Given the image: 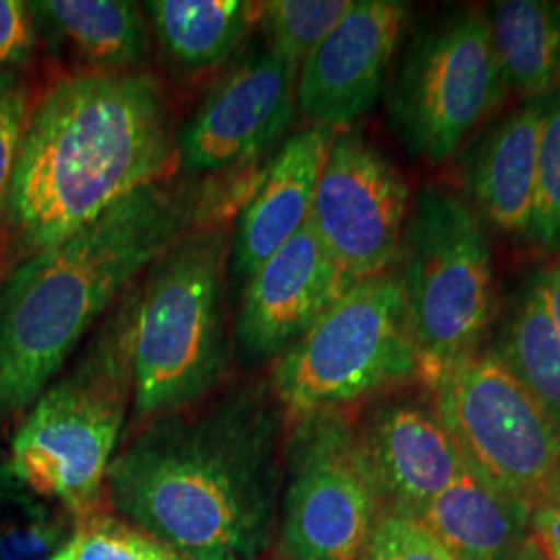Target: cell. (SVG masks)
<instances>
[{"label":"cell","mask_w":560,"mask_h":560,"mask_svg":"<svg viewBox=\"0 0 560 560\" xmlns=\"http://www.w3.org/2000/svg\"><path fill=\"white\" fill-rule=\"evenodd\" d=\"M284 411L268 381L145 421L108 467L122 520L183 560H256L272 538Z\"/></svg>","instance_id":"obj_1"},{"label":"cell","mask_w":560,"mask_h":560,"mask_svg":"<svg viewBox=\"0 0 560 560\" xmlns=\"http://www.w3.org/2000/svg\"><path fill=\"white\" fill-rule=\"evenodd\" d=\"M258 173L152 183L69 240L2 264L0 423L40 399L168 245L200 224L233 219Z\"/></svg>","instance_id":"obj_2"},{"label":"cell","mask_w":560,"mask_h":560,"mask_svg":"<svg viewBox=\"0 0 560 560\" xmlns=\"http://www.w3.org/2000/svg\"><path fill=\"white\" fill-rule=\"evenodd\" d=\"M179 129L159 81L83 71L30 108L2 214L9 261L80 233L143 187L168 179Z\"/></svg>","instance_id":"obj_3"},{"label":"cell","mask_w":560,"mask_h":560,"mask_svg":"<svg viewBox=\"0 0 560 560\" xmlns=\"http://www.w3.org/2000/svg\"><path fill=\"white\" fill-rule=\"evenodd\" d=\"M140 280L83 340L78 360L27 409L11 441V480L59 502L75 520L94 517L101 506L108 467L133 405Z\"/></svg>","instance_id":"obj_4"},{"label":"cell","mask_w":560,"mask_h":560,"mask_svg":"<svg viewBox=\"0 0 560 560\" xmlns=\"http://www.w3.org/2000/svg\"><path fill=\"white\" fill-rule=\"evenodd\" d=\"M231 219L206 222L168 245L140 280L133 340L138 423L219 393L231 370L226 280Z\"/></svg>","instance_id":"obj_5"},{"label":"cell","mask_w":560,"mask_h":560,"mask_svg":"<svg viewBox=\"0 0 560 560\" xmlns=\"http://www.w3.org/2000/svg\"><path fill=\"white\" fill-rule=\"evenodd\" d=\"M395 270L420 378L481 351L494 312V272L486 226L467 201L432 185L418 191Z\"/></svg>","instance_id":"obj_6"},{"label":"cell","mask_w":560,"mask_h":560,"mask_svg":"<svg viewBox=\"0 0 560 560\" xmlns=\"http://www.w3.org/2000/svg\"><path fill=\"white\" fill-rule=\"evenodd\" d=\"M397 270L355 282L280 355L270 386L287 421L420 378Z\"/></svg>","instance_id":"obj_7"},{"label":"cell","mask_w":560,"mask_h":560,"mask_svg":"<svg viewBox=\"0 0 560 560\" xmlns=\"http://www.w3.org/2000/svg\"><path fill=\"white\" fill-rule=\"evenodd\" d=\"M471 474L529 511L560 497V423L492 349L423 378Z\"/></svg>","instance_id":"obj_8"},{"label":"cell","mask_w":560,"mask_h":560,"mask_svg":"<svg viewBox=\"0 0 560 560\" xmlns=\"http://www.w3.org/2000/svg\"><path fill=\"white\" fill-rule=\"evenodd\" d=\"M509 90L483 11L423 25L388 83V115L407 150L436 166L501 108Z\"/></svg>","instance_id":"obj_9"},{"label":"cell","mask_w":560,"mask_h":560,"mask_svg":"<svg viewBox=\"0 0 560 560\" xmlns=\"http://www.w3.org/2000/svg\"><path fill=\"white\" fill-rule=\"evenodd\" d=\"M280 555L284 560H363L382 502L358 425L342 409L287 421Z\"/></svg>","instance_id":"obj_10"},{"label":"cell","mask_w":560,"mask_h":560,"mask_svg":"<svg viewBox=\"0 0 560 560\" xmlns=\"http://www.w3.org/2000/svg\"><path fill=\"white\" fill-rule=\"evenodd\" d=\"M411 208L397 164L358 129H340L322 168L310 229L353 280L395 268Z\"/></svg>","instance_id":"obj_11"},{"label":"cell","mask_w":560,"mask_h":560,"mask_svg":"<svg viewBox=\"0 0 560 560\" xmlns=\"http://www.w3.org/2000/svg\"><path fill=\"white\" fill-rule=\"evenodd\" d=\"M298 80L300 65L268 46L237 62L179 129L183 177H221L266 154L298 113Z\"/></svg>","instance_id":"obj_12"},{"label":"cell","mask_w":560,"mask_h":560,"mask_svg":"<svg viewBox=\"0 0 560 560\" xmlns=\"http://www.w3.org/2000/svg\"><path fill=\"white\" fill-rule=\"evenodd\" d=\"M409 20L397 0H353L345 18L303 60L298 113L312 125L347 129L381 98Z\"/></svg>","instance_id":"obj_13"},{"label":"cell","mask_w":560,"mask_h":560,"mask_svg":"<svg viewBox=\"0 0 560 560\" xmlns=\"http://www.w3.org/2000/svg\"><path fill=\"white\" fill-rule=\"evenodd\" d=\"M353 284L305 224L245 282L233 326L240 360H279Z\"/></svg>","instance_id":"obj_14"},{"label":"cell","mask_w":560,"mask_h":560,"mask_svg":"<svg viewBox=\"0 0 560 560\" xmlns=\"http://www.w3.org/2000/svg\"><path fill=\"white\" fill-rule=\"evenodd\" d=\"M358 436L382 513L416 515L444 488L471 474L432 400H386L358 425Z\"/></svg>","instance_id":"obj_15"},{"label":"cell","mask_w":560,"mask_h":560,"mask_svg":"<svg viewBox=\"0 0 560 560\" xmlns=\"http://www.w3.org/2000/svg\"><path fill=\"white\" fill-rule=\"evenodd\" d=\"M337 131L310 125L291 133L261 164L231 226L229 275L247 282L310 221L324 162Z\"/></svg>","instance_id":"obj_16"},{"label":"cell","mask_w":560,"mask_h":560,"mask_svg":"<svg viewBox=\"0 0 560 560\" xmlns=\"http://www.w3.org/2000/svg\"><path fill=\"white\" fill-rule=\"evenodd\" d=\"M541 101H523L517 110L471 141L463 154L465 201L481 222L506 235L527 237L529 231L538 175Z\"/></svg>","instance_id":"obj_17"},{"label":"cell","mask_w":560,"mask_h":560,"mask_svg":"<svg viewBox=\"0 0 560 560\" xmlns=\"http://www.w3.org/2000/svg\"><path fill=\"white\" fill-rule=\"evenodd\" d=\"M532 511L474 474L444 488L413 515L457 560H515L529 540Z\"/></svg>","instance_id":"obj_18"},{"label":"cell","mask_w":560,"mask_h":560,"mask_svg":"<svg viewBox=\"0 0 560 560\" xmlns=\"http://www.w3.org/2000/svg\"><path fill=\"white\" fill-rule=\"evenodd\" d=\"M42 21L90 71H140L152 52V30L143 7L129 0H44L30 2Z\"/></svg>","instance_id":"obj_19"},{"label":"cell","mask_w":560,"mask_h":560,"mask_svg":"<svg viewBox=\"0 0 560 560\" xmlns=\"http://www.w3.org/2000/svg\"><path fill=\"white\" fill-rule=\"evenodd\" d=\"M141 7L162 55L187 73L229 59L258 25L260 11V2L245 0H150Z\"/></svg>","instance_id":"obj_20"},{"label":"cell","mask_w":560,"mask_h":560,"mask_svg":"<svg viewBox=\"0 0 560 560\" xmlns=\"http://www.w3.org/2000/svg\"><path fill=\"white\" fill-rule=\"evenodd\" d=\"M509 92L541 101L560 85V2L502 0L486 13Z\"/></svg>","instance_id":"obj_21"},{"label":"cell","mask_w":560,"mask_h":560,"mask_svg":"<svg viewBox=\"0 0 560 560\" xmlns=\"http://www.w3.org/2000/svg\"><path fill=\"white\" fill-rule=\"evenodd\" d=\"M492 351L515 381L560 423V332L546 300L541 272L521 291Z\"/></svg>","instance_id":"obj_22"},{"label":"cell","mask_w":560,"mask_h":560,"mask_svg":"<svg viewBox=\"0 0 560 560\" xmlns=\"http://www.w3.org/2000/svg\"><path fill=\"white\" fill-rule=\"evenodd\" d=\"M351 4L353 0H268L260 2L258 27L268 48L301 67Z\"/></svg>","instance_id":"obj_23"},{"label":"cell","mask_w":560,"mask_h":560,"mask_svg":"<svg viewBox=\"0 0 560 560\" xmlns=\"http://www.w3.org/2000/svg\"><path fill=\"white\" fill-rule=\"evenodd\" d=\"M527 237L546 252H560V94L541 101L536 196Z\"/></svg>","instance_id":"obj_24"},{"label":"cell","mask_w":560,"mask_h":560,"mask_svg":"<svg viewBox=\"0 0 560 560\" xmlns=\"http://www.w3.org/2000/svg\"><path fill=\"white\" fill-rule=\"evenodd\" d=\"M65 560H183L133 525L115 520L81 521Z\"/></svg>","instance_id":"obj_25"},{"label":"cell","mask_w":560,"mask_h":560,"mask_svg":"<svg viewBox=\"0 0 560 560\" xmlns=\"http://www.w3.org/2000/svg\"><path fill=\"white\" fill-rule=\"evenodd\" d=\"M363 560H457L418 517L384 511Z\"/></svg>","instance_id":"obj_26"},{"label":"cell","mask_w":560,"mask_h":560,"mask_svg":"<svg viewBox=\"0 0 560 560\" xmlns=\"http://www.w3.org/2000/svg\"><path fill=\"white\" fill-rule=\"evenodd\" d=\"M75 529L44 511L7 521L0 525V560H55L73 540Z\"/></svg>","instance_id":"obj_27"},{"label":"cell","mask_w":560,"mask_h":560,"mask_svg":"<svg viewBox=\"0 0 560 560\" xmlns=\"http://www.w3.org/2000/svg\"><path fill=\"white\" fill-rule=\"evenodd\" d=\"M30 108L32 106L25 83L13 71H0V222L15 173Z\"/></svg>","instance_id":"obj_28"},{"label":"cell","mask_w":560,"mask_h":560,"mask_svg":"<svg viewBox=\"0 0 560 560\" xmlns=\"http://www.w3.org/2000/svg\"><path fill=\"white\" fill-rule=\"evenodd\" d=\"M36 48V21L30 2L0 0V71L21 65Z\"/></svg>","instance_id":"obj_29"},{"label":"cell","mask_w":560,"mask_h":560,"mask_svg":"<svg viewBox=\"0 0 560 560\" xmlns=\"http://www.w3.org/2000/svg\"><path fill=\"white\" fill-rule=\"evenodd\" d=\"M532 536L550 560H560V497L546 502L529 515Z\"/></svg>","instance_id":"obj_30"},{"label":"cell","mask_w":560,"mask_h":560,"mask_svg":"<svg viewBox=\"0 0 560 560\" xmlns=\"http://www.w3.org/2000/svg\"><path fill=\"white\" fill-rule=\"evenodd\" d=\"M541 280H544V291H546V300L550 305L552 318L557 322L560 332V260L541 272Z\"/></svg>","instance_id":"obj_31"},{"label":"cell","mask_w":560,"mask_h":560,"mask_svg":"<svg viewBox=\"0 0 560 560\" xmlns=\"http://www.w3.org/2000/svg\"><path fill=\"white\" fill-rule=\"evenodd\" d=\"M515 560H550L546 557V552L541 550L540 544L536 541L534 536H529V540L525 541L523 546H521L520 552H517V557Z\"/></svg>","instance_id":"obj_32"},{"label":"cell","mask_w":560,"mask_h":560,"mask_svg":"<svg viewBox=\"0 0 560 560\" xmlns=\"http://www.w3.org/2000/svg\"><path fill=\"white\" fill-rule=\"evenodd\" d=\"M55 560H65V557H62V552H60L59 557H57V559Z\"/></svg>","instance_id":"obj_33"},{"label":"cell","mask_w":560,"mask_h":560,"mask_svg":"<svg viewBox=\"0 0 560 560\" xmlns=\"http://www.w3.org/2000/svg\"><path fill=\"white\" fill-rule=\"evenodd\" d=\"M557 92H559V94H560V85H559V90H557Z\"/></svg>","instance_id":"obj_34"}]
</instances>
